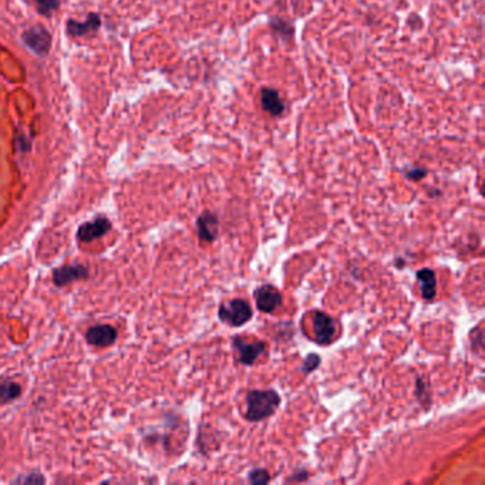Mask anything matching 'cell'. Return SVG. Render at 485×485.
Here are the masks:
<instances>
[{"label":"cell","instance_id":"15","mask_svg":"<svg viewBox=\"0 0 485 485\" xmlns=\"http://www.w3.org/2000/svg\"><path fill=\"white\" fill-rule=\"evenodd\" d=\"M321 356L316 354V353H310L309 356H306L305 361H303V365L301 368V370L305 373V374H310L312 372L316 370L319 366H321Z\"/></svg>","mask_w":485,"mask_h":485},{"label":"cell","instance_id":"3","mask_svg":"<svg viewBox=\"0 0 485 485\" xmlns=\"http://www.w3.org/2000/svg\"><path fill=\"white\" fill-rule=\"evenodd\" d=\"M232 346L238 353V361L245 366H252L265 350V343L262 341H251L244 336H234Z\"/></svg>","mask_w":485,"mask_h":485},{"label":"cell","instance_id":"5","mask_svg":"<svg viewBox=\"0 0 485 485\" xmlns=\"http://www.w3.org/2000/svg\"><path fill=\"white\" fill-rule=\"evenodd\" d=\"M254 298L258 309L263 313H274L282 305V294L279 292V289L269 283L256 287Z\"/></svg>","mask_w":485,"mask_h":485},{"label":"cell","instance_id":"18","mask_svg":"<svg viewBox=\"0 0 485 485\" xmlns=\"http://www.w3.org/2000/svg\"><path fill=\"white\" fill-rule=\"evenodd\" d=\"M271 28L278 32V33H282V36H286V37H290V35H292V29H289L290 26L287 23H285L283 20H271Z\"/></svg>","mask_w":485,"mask_h":485},{"label":"cell","instance_id":"11","mask_svg":"<svg viewBox=\"0 0 485 485\" xmlns=\"http://www.w3.org/2000/svg\"><path fill=\"white\" fill-rule=\"evenodd\" d=\"M416 278L420 283V292L423 299L432 301L435 295H437V276H435V272L432 269L423 268L417 272Z\"/></svg>","mask_w":485,"mask_h":485},{"label":"cell","instance_id":"9","mask_svg":"<svg viewBox=\"0 0 485 485\" xmlns=\"http://www.w3.org/2000/svg\"><path fill=\"white\" fill-rule=\"evenodd\" d=\"M197 231L198 236L202 242H213L220 231V222H218L216 215L212 212H204L197 220Z\"/></svg>","mask_w":485,"mask_h":485},{"label":"cell","instance_id":"4","mask_svg":"<svg viewBox=\"0 0 485 485\" xmlns=\"http://www.w3.org/2000/svg\"><path fill=\"white\" fill-rule=\"evenodd\" d=\"M312 327H313V334H314V342L318 345H327L333 341V337L336 334V322L330 316V314L316 310L313 313L312 319Z\"/></svg>","mask_w":485,"mask_h":485},{"label":"cell","instance_id":"17","mask_svg":"<svg viewBox=\"0 0 485 485\" xmlns=\"http://www.w3.org/2000/svg\"><path fill=\"white\" fill-rule=\"evenodd\" d=\"M36 3L41 15H52L60 5L59 0H36Z\"/></svg>","mask_w":485,"mask_h":485},{"label":"cell","instance_id":"1","mask_svg":"<svg viewBox=\"0 0 485 485\" xmlns=\"http://www.w3.org/2000/svg\"><path fill=\"white\" fill-rule=\"evenodd\" d=\"M280 406V396L275 390H251L247 396L245 419L251 423L271 417Z\"/></svg>","mask_w":485,"mask_h":485},{"label":"cell","instance_id":"16","mask_svg":"<svg viewBox=\"0 0 485 485\" xmlns=\"http://www.w3.org/2000/svg\"><path fill=\"white\" fill-rule=\"evenodd\" d=\"M269 478H271L269 473H268V470H265V468H255L248 475V481L251 484H258V485L269 482Z\"/></svg>","mask_w":485,"mask_h":485},{"label":"cell","instance_id":"10","mask_svg":"<svg viewBox=\"0 0 485 485\" xmlns=\"http://www.w3.org/2000/svg\"><path fill=\"white\" fill-rule=\"evenodd\" d=\"M87 276V269L82 265H67L53 274V280L57 286H66L71 282L80 280Z\"/></svg>","mask_w":485,"mask_h":485},{"label":"cell","instance_id":"12","mask_svg":"<svg viewBox=\"0 0 485 485\" xmlns=\"http://www.w3.org/2000/svg\"><path fill=\"white\" fill-rule=\"evenodd\" d=\"M260 103H262L263 110L274 117H279L285 111V104L280 99V95L274 88H263L262 90Z\"/></svg>","mask_w":485,"mask_h":485},{"label":"cell","instance_id":"19","mask_svg":"<svg viewBox=\"0 0 485 485\" xmlns=\"http://www.w3.org/2000/svg\"><path fill=\"white\" fill-rule=\"evenodd\" d=\"M406 175H407L408 180L420 181V180H423V178L427 175V169H424V168H413V169H408V171H406Z\"/></svg>","mask_w":485,"mask_h":485},{"label":"cell","instance_id":"7","mask_svg":"<svg viewBox=\"0 0 485 485\" xmlns=\"http://www.w3.org/2000/svg\"><path fill=\"white\" fill-rule=\"evenodd\" d=\"M87 342L95 348L111 346L117 339V330L108 325H99L87 330Z\"/></svg>","mask_w":485,"mask_h":485},{"label":"cell","instance_id":"6","mask_svg":"<svg viewBox=\"0 0 485 485\" xmlns=\"http://www.w3.org/2000/svg\"><path fill=\"white\" fill-rule=\"evenodd\" d=\"M23 40L32 48L33 52H36L39 55H46L48 52V47H50V43H52L50 35H48V32L40 26L32 28L28 32H24Z\"/></svg>","mask_w":485,"mask_h":485},{"label":"cell","instance_id":"2","mask_svg":"<svg viewBox=\"0 0 485 485\" xmlns=\"http://www.w3.org/2000/svg\"><path fill=\"white\" fill-rule=\"evenodd\" d=\"M254 316L252 306L245 299H231L222 303L218 309V318L231 327H240L247 325Z\"/></svg>","mask_w":485,"mask_h":485},{"label":"cell","instance_id":"8","mask_svg":"<svg viewBox=\"0 0 485 485\" xmlns=\"http://www.w3.org/2000/svg\"><path fill=\"white\" fill-rule=\"evenodd\" d=\"M111 229V224L104 216H99L95 218L94 221L86 222L84 225H82L79 228V239L83 242H90L93 239L102 238L103 235H106L108 231Z\"/></svg>","mask_w":485,"mask_h":485},{"label":"cell","instance_id":"14","mask_svg":"<svg viewBox=\"0 0 485 485\" xmlns=\"http://www.w3.org/2000/svg\"><path fill=\"white\" fill-rule=\"evenodd\" d=\"M21 394V386L10 379H0V403H10Z\"/></svg>","mask_w":485,"mask_h":485},{"label":"cell","instance_id":"20","mask_svg":"<svg viewBox=\"0 0 485 485\" xmlns=\"http://www.w3.org/2000/svg\"><path fill=\"white\" fill-rule=\"evenodd\" d=\"M307 477H309V474H307V471H298L296 473V475H292V477H290V478H287L286 481H292V482H302V481H306L307 479Z\"/></svg>","mask_w":485,"mask_h":485},{"label":"cell","instance_id":"13","mask_svg":"<svg viewBox=\"0 0 485 485\" xmlns=\"http://www.w3.org/2000/svg\"><path fill=\"white\" fill-rule=\"evenodd\" d=\"M102 19L99 15L91 13L88 15L86 21H76V20H68L67 21V32L73 36H83L90 32H94L100 28Z\"/></svg>","mask_w":485,"mask_h":485}]
</instances>
